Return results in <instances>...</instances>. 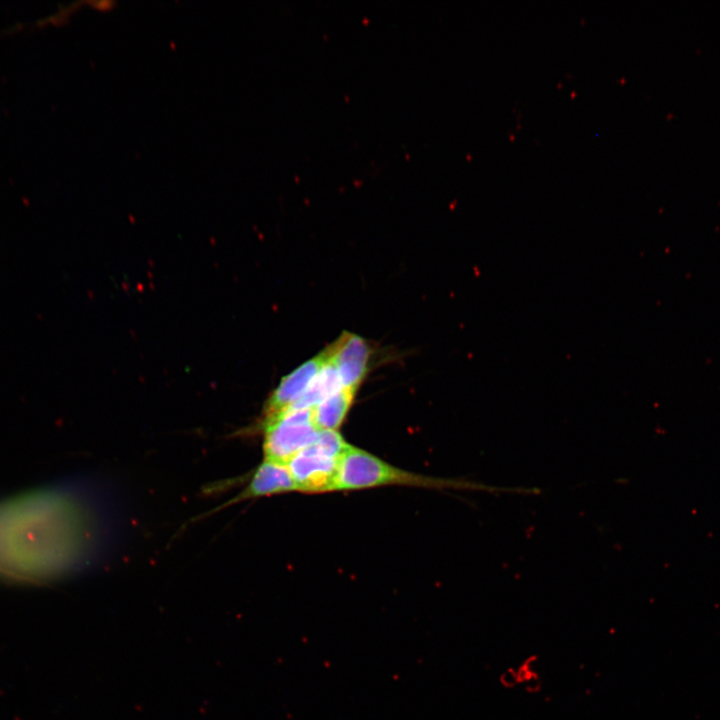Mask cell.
Instances as JSON below:
<instances>
[{"label":"cell","instance_id":"cell-1","mask_svg":"<svg viewBox=\"0 0 720 720\" xmlns=\"http://www.w3.org/2000/svg\"><path fill=\"white\" fill-rule=\"evenodd\" d=\"M0 511V569L49 577L74 567L86 548L87 518L72 497L47 492Z\"/></svg>","mask_w":720,"mask_h":720},{"label":"cell","instance_id":"cell-2","mask_svg":"<svg viewBox=\"0 0 720 720\" xmlns=\"http://www.w3.org/2000/svg\"><path fill=\"white\" fill-rule=\"evenodd\" d=\"M383 485H407L438 489H464L488 492L516 491L466 480L440 479L408 472L351 445L339 461L334 490L372 488Z\"/></svg>","mask_w":720,"mask_h":720},{"label":"cell","instance_id":"cell-3","mask_svg":"<svg viewBox=\"0 0 720 720\" xmlns=\"http://www.w3.org/2000/svg\"><path fill=\"white\" fill-rule=\"evenodd\" d=\"M262 428L265 459L284 464L313 444L319 432L311 409H288L262 422Z\"/></svg>","mask_w":720,"mask_h":720},{"label":"cell","instance_id":"cell-4","mask_svg":"<svg viewBox=\"0 0 720 720\" xmlns=\"http://www.w3.org/2000/svg\"><path fill=\"white\" fill-rule=\"evenodd\" d=\"M339 461L314 442L290 459L287 467L297 490L325 492L335 488Z\"/></svg>","mask_w":720,"mask_h":720},{"label":"cell","instance_id":"cell-5","mask_svg":"<svg viewBox=\"0 0 720 720\" xmlns=\"http://www.w3.org/2000/svg\"><path fill=\"white\" fill-rule=\"evenodd\" d=\"M325 351L338 372L342 386L358 390L368 373L371 356L368 342L345 331Z\"/></svg>","mask_w":720,"mask_h":720},{"label":"cell","instance_id":"cell-6","mask_svg":"<svg viewBox=\"0 0 720 720\" xmlns=\"http://www.w3.org/2000/svg\"><path fill=\"white\" fill-rule=\"evenodd\" d=\"M326 362L327 353L323 350L284 376L267 399L263 409L262 422L291 408L304 394Z\"/></svg>","mask_w":720,"mask_h":720},{"label":"cell","instance_id":"cell-7","mask_svg":"<svg viewBox=\"0 0 720 720\" xmlns=\"http://www.w3.org/2000/svg\"><path fill=\"white\" fill-rule=\"evenodd\" d=\"M297 490L287 464L264 460L253 473L246 488L226 505L261 496H270Z\"/></svg>","mask_w":720,"mask_h":720},{"label":"cell","instance_id":"cell-8","mask_svg":"<svg viewBox=\"0 0 720 720\" xmlns=\"http://www.w3.org/2000/svg\"><path fill=\"white\" fill-rule=\"evenodd\" d=\"M356 391L355 389L342 387L322 400L312 409L315 426L319 430H336L345 419Z\"/></svg>","mask_w":720,"mask_h":720},{"label":"cell","instance_id":"cell-9","mask_svg":"<svg viewBox=\"0 0 720 720\" xmlns=\"http://www.w3.org/2000/svg\"><path fill=\"white\" fill-rule=\"evenodd\" d=\"M343 386L335 366L327 362L315 376L300 399L289 409H313L322 400L335 393Z\"/></svg>","mask_w":720,"mask_h":720}]
</instances>
